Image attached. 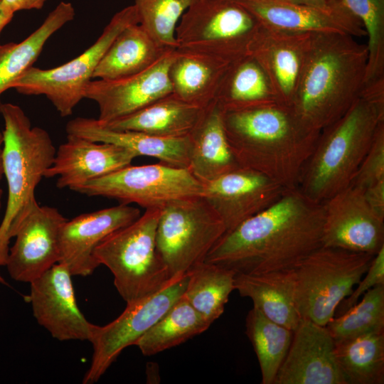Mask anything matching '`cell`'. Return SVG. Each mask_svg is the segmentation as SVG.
I'll return each mask as SVG.
<instances>
[{"mask_svg":"<svg viewBox=\"0 0 384 384\" xmlns=\"http://www.w3.org/2000/svg\"><path fill=\"white\" fill-rule=\"evenodd\" d=\"M325 326L301 319L274 384H346Z\"/></svg>","mask_w":384,"mask_h":384,"instance_id":"ac0fdd59","label":"cell"},{"mask_svg":"<svg viewBox=\"0 0 384 384\" xmlns=\"http://www.w3.org/2000/svg\"><path fill=\"white\" fill-rule=\"evenodd\" d=\"M265 27L293 33H343L366 36L361 22L343 5L317 6L285 0H234Z\"/></svg>","mask_w":384,"mask_h":384,"instance_id":"ffe728a7","label":"cell"},{"mask_svg":"<svg viewBox=\"0 0 384 384\" xmlns=\"http://www.w3.org/2000/svg\"><path fill=\"white\" fill-rule=\"evenodd\" d=\"M324 220V203L298 187L285 189L270 206L226 231L204 261L235 274L294 269L322 245Z\"/></svg>","mask_w":384,"mask_h":384,"instance_id":"6da1fadb","label":"cell"},{"mask_svg":"<svg viewBox=\"0 0 384 384\" xmlns=\"http://www.w3.org/2000/svg\"><path fill=\"white\" fill-rule=\"evenodd\" d=\"M225 232L223 220L201 195L173 200L162 206L156 247L170 277L185 274L204 261Z\"/></svg>","mask_w":384,"mask_h":384,"instance_id":"9c48e42d","label":"cell"},{"mask_svg":"<svg viewBox=\"0 0 384 384\" xmlns=\"http://www.w3.org/2000/svg\"><path fill=\"white\" fill-rule=\"evenodd\" d=\"M215 102L222 111L279 103L265 70L249 54L230 63L219 85Z\"/></svg>","mask_w":384,"mask_h":384,"instance_id":"f1b7e54d","label":"cell"},{"mask_svg":"<svg viewBox=\"0 0 384 384\" xmlns=\"http://www.w3.org/2000/svg\"><path fill=\"white\" fill-rule=\"evenodd\" d=\"M260 23L234 0H196L176 29L178 50L233 62L247 54Z\"/></svg>","mask_w":384,"mask_h":384,"instance_id":"ba28073f","label":"cell"},{"mask_svg":"<svg viewBox=\"0 0 384 384\" xmlns=\"http://www.w3.org/2000/svg\"><path fill=\"white\" fill-rule=\"evenodd\" d=\"M47 0H1L3 10L10 14L21 10L41 9Z\"/></svg>","mask_w":384,"mask_h":384,"instance_id":"60d3db41","label":"cell"},{"mask_svg":"<svg viewBox=\"0 0 384 384\" xmlns=\"http://www.w3.org/2000/svg\"><path fill=\"white\" fill-rule=\"evenodd\" d=\"M362 24L368 38L367 86L384 81V0H341Z\"/></svg>","mask_w":384,"mask_h":384,"instance_id":"d590c367","label":"cell"},{"mask_svg":"<svg viewBox=\"0 0 384 384\" xmlns=\"http://www.w3.org/2000/svg\"><path fill=\"white\" fill-rule=\"evenodd\" d=\"M322 246L375 255L384 247V218L363 189L350 185L324 202Z\"/></svg>","mask_w":384,"mask_h":384,"instance_id":"5bb4252c","label":"cell"},{"mask_svg":"<svg viewBox=\"0 0 384 384\" xmlns=\"http://www.w3.org/2000/svg\"><path fill=\"white\" fill-rule=\"evenodd\" d=\"M285 189L256 171L240 167L203 183L201 196L229 231L270 206Z\"/></svg>","mask_w":384,"mask_h":384,"instance_id":"e0dca14e","label":"cell"},{"mask_svg":"<svg viewBox=\"0 0 384 384\" xmlns=\"http://www.w3.org/2000/svg\"><path fill=\"white\" fill-rule=\"evenodd\" d=\"M67 134L94 142L124 147L139 156L157 159L161 163L188 169L190 137L163 138L130 130H117L101 124L97 119L78 117L70 120Z\"/></svg>","mask_w":384,"mask_h":384,"instance_id":"603a6c76","label":"cell"},{"mask_svg":"<svg viewBox=\"0 0 384 384\" xmlns=\"http://www.w3.org/2000/svg\"><path fill=\"white\" fill-rule=\"evenodd\" d=\"M381 180H384V122L379 125L351 185L364 190Z\"/></svg>","mask_w":384,"mask_h":384,"instance_id":"74e56055","label":"cell"},{"mask_svg":"<svg viewBox=\"0 0 384 384\" xmlns=\"http://www.w3.org/2000/svg\"><path fill=\"white\" fill-rule=\"evenodd\" d=\"M14 15L5 12L1 6L0 0V34L5 26L11 21ZM1 46V44H0Z\"/></svg>","mask_w":384,"mask_h":384,"instance_id":"7bdbcfd3","label":"cell"},{"mask_svg":"<svg viewBox=\"0 0 384 384\" xmlns=\"http://www.w3.org/2000/svg\"><path fill=\"white\" fill-rule=\"evenodd\" d=\"M66 220L56 208L37 201L28 207L14 230L5 265L13 279L31 283L60 262V232Z\"/></svg>","mask_w":384,"mask_h":384,"instance_id":"4fadbf2b","label":"cell"},{"mask_svg":"<svg viewBox=\"0 0 384 384\" xmlns=\"http://www.w3.org/2000/svg\"><path fill=\"white\" fill-rule=\"evenodd\" d=\"M204 109L171 93L132 114L102 124L113 129L135 131L158 137H185L193 131Z\"/></svg>","mask_w":384,"mask_h":384,"instance_id":"484cf974","label":"cell"},{"mask_svg":"<svg viewBox=\"0 0 384 384\" xmlns=\"http://www.w3.org/2000/svg\"><path fill=\"white\" fill-rule=\"evenodd\" d=\"M137 157L124 147L67 134L44 177H56L58 188L72 190L130 165Z\"/></svg>","mask_w":384,"mask_h":384,"instance_id":"7402d4cb","label":"cell"},{"mask_svg":"<svg viewBox=\"0 0 384 384\" xmlns=\"http://www.w3.org/2000/svg\"><path fill=\"white\" fill-rule=\"evenodd\" d=\"M196 0H135L139 24L153 39L169 50L178 48L176 29L186 11Z\"/></svg>","mask_w":384,"mask_h":384,"instance_id":"8d00e7d4","label":"cell"},{"mask_svg":"<svg viewBox=\"0 0 384 384\" xmlns=\"http://www.w3.org/2000/svg\"><path fill=\"white\" fill-rule=\"evenodd\" d=\"M210 326L182 296L134 346L145 356L154 355L204 332Z\"/></svg>","mask_w":384,"mask_h":384,"instance_id":"d6a6232c","label":"cell"},{"mask_svg":"<svg viewBox=\"0 0 384 384\" xmlns=\"http://www.w3.org/2000/svg\"><path fill=\"white\" fill-rule=\"evenodd\" d=\"M169 50L156 43L139 23L129 25L102 56L93 79L112 80L136 75L152 66Z\"/></svg>","mask_w":384,"mask_h":384,"instance_id":"83f0119b","label":"cell"},{"mask_svg":"<svg viewBox=\"0 0 384 384\" xmlns=\"http://www.w3.org/2000/svg\"><path fill=\"white\" fill-rule=\"evenodd\" d=\"M223 123L240 167L256 171L286 189L298 186L319 134L305 131L290 107L274 103L223 111Z\"/></svg>","mask_w":384,"mask_h":384,"instance_id":"3957f363","label":"cell"},{"mask_svg":"<svg viewBox=\"0 0 384 384\" xmlns=\"http://www.w3.org/2000/svg\"><path fill=\"white\" fill-rule=\"evenodd\" d=\"M334 342L336 359L346 384L384 383V331Z\"/></svg>","mask_w":384,"mask_h":384,"instance_id":"4dcf8cb0","label":"cell"},{"mask_svg":"<svg viewBox=\"0 0 384 384\" xmlns=\"http://www.w3.org/2000/svg\"><path fill=\"white\" fill-rule=\"evenodd\" d=\"M4 176L8 198L0 224V266L5 265L13 233L28 207L36 201L35 191L51 166L56 149L48 132L33 127L19 106L3 103Z\"/></svg>","mask_w":384,"mask_h":384,"instance_id":"5b68a950","label":"cell"},{"mask_svg":"<svg viewBox=\"0 0 384 384\" xmlns=\"http://www.w3.org/2000/svg\"><path fill=\"white\" fill-rule=\"evenodd\" d=\"M375 255L321 246L294 268L301 319L326 326L368 270Z\"/></svg>","mask_w":384,"mask_h":384,"instance_id":"52a82bcc","label":"cell"},{"mask_svg":"<svg viewBox=\"0 0 384 384\" xmlns=\"http://www.w3.org/2000/svg\"><path fill=\"white\" fill-rule=\"evenodd\" d=\"M0 283L6 284L4 279L0 275Z\"/></svg>","mask_w":384,"mask_h":384,"instance_id":"f6af8a7d","label":"cell"},{"mask_svg":"<svg viewBox=\"0 0 384 384\" xmlns=\"http://www.w3.org/2000/svg\"><path fill=\"white\" fill-rule=\"evenodd\" d=\"M75 14L71 3L61 1L48 14L43 23L23 41L0 46V112L3 105L1 95L33 66L48 39L71 21Z\"/></svg>","mask_w":384,"mask_h":384,"instance_id":"f546056e","label":"cell"},{"mask_svg":"<svg viewBox=\"0 0 384 384\" xmlns=\"http://www.w3.org/2000/svg\"><path fill=\"white\" fill-rule=\"evenodd\" d=\"M368 51L351 35L314 33L292 105L307 132L321 131L341 117L360 96Z\"/></svg>","mask_w":384,"mask_h":384,"instance_id":"7a4b0ae2","label":"cell"},{"mask_svg":"<svg viewBox=\"0 0 384 384\" xmlns=\"http://www.w3.org/2000/svg\"><path fill=\"white\" fill-rule=\"evenodd\" d=\"M138 23L134 4L122 9L112 16L97 41L80 55L50 69L32 66L13 82L11 88L24 95H44L61 117L71 115L85 98L86 87L114 38L124 28Z\"/></svg>","mask_w":384,"mask_h":384,"instance_id":"30bf717a","label":"cell"},{"mask_svg":"<svg viewBox=\"0 0 384 384\" xmlns=\"http://www.w3.org/2000/svg\"><path fill=\"white\" fill-rule=\"evenodd\" d=\"M288 1L299 3L302 4L317 6H330L341 3V0H285Z\"/></svg>","mask_w":384,"mask_h":384,"instance_id":"b9f144b4","label":"cell"},{"mask_svg":"<svg viewBox=\"0 0 384 384\" xmlns=\"http://www.w3.org/2000/svg\"><path fill=\"white\" fill-rule=\"evenodd\" d=\"M234 288L250 298L269 319L294 331L301 319L295 302L294 269L261 274H235Z\"/></svg>","mask_w":384,"mask_h":384,"instance_id":"d4e9b609","label":"cell"},{"mask_svg":"<svg viewBox=\"0 0 384 384\" xmlns=\"http://www.w3.org/2000/svg\"><path fill=\"white\" fill-rule=\"evenodd\" d=\"M161 208H151L130 224L107 236L94 255L114 276L122 299L131 303L163 288L172 278L156 247Z\"/></svg>","mask_w":384,"mask_h":384,"instance_id":"8992f818","label":"cell"},{"mask_svg":"<svg viewBox=\"0 0 384 384\" xmlns=\"http://www.w3.org/2000/svg\"><path fill=\"white\" fill-rule=\"evenodd\" d=\"M188 275L173 277L158 292L127 304L124 311L105 326H94L90 342L93 353L82 383H96L127 347L134 345L181 298Z\"/></svg>","mask_w":384,"mask_h":384,"instance_id":"7c38bea8","label":"cell"},{"mask_svg":"<svg viewBox=\"0 0 384 384\" xmlns=\"http://www.w3.org/2000/svg\"><path fill=\"white\" fill-rule=\"evenodd\" d=\"M189 137L188 169L202 183L240 168L225 132L223 111L215 101L204 109Z\"/></svg>","mask_w":384,"mask_h":384,"instance_id":"cb8c5ba5","label":"cell"},{"mask_svg":"<svg viewBox=\"0 0 384 384\" xmlns=\"http://www.w3.org/2000/svg\"><path fill=\"white\" fill-rule=\"evenodd\" d=\"M245 327L259 362L261 383L274 384L289 348L293 331L269 319L255 307L246 316Z\"/></svg>","mask_w":384,"mask_h":384,"instance_id":"836d02e7","label":"cell"},{"mask_svg":"<svg viewBox=\"0 0 384 384\" xmlns=\"http://www.w3.org/2000/svg\"><path fill=\"white\" fill-rule=\"evenodd\" d=\"M382 122L384 82H379L365 86L350 109L321 131L302 171L299 189L324 203L350 186Z\"/></svg>","mask_w":384,"mask_h":384,"instance_id":"277c9868","label":"cell"},{"mask_svg":"<svg viewBox=\"0 0 384 384\" xmlns=\"http://www.w3.org/2000/svg\"><path fill=\"white\" fill-rule=\"evenodd\" d=\"M71 277L67 266L58 262L31 282L33 314L40 326L60 341H90L95 324L78 306Z\"/></svg>","mask_w":384,"mask_h":384,"instance_id":"2e32d148","label":"cell"},{"mask_svg":"<svg viewBox=\"0 0 384 384\" xmlns=\"http://www.w3.org/2000/svg\"><path fill=\"white\" fill-rule=\"evenodd\" d=\"M186 274L188 282L183 296L211 325L223 314L230 294L235 290V273L203 261L192 267Z\"/></svg>","mask_w":384,"mask_h":384,"instance_id":"1f68e13d","label":"cell"},{"mask_svg":"<svg viewBox=\"0 0 384 384\" xmlns=\"http://www.w3.org/2000/svg\"><path fill=\"white\" fill-rule=\"evenodd\" d=\"M141 215L128 204L80 214L63 224L59 237L60 262L72 276H87L100 265L94 251L113 232L130 224Z\"/></svg>","mask_w":384,"mask_h":384,"instance_id":"d6986e66","label":"cell"},{"mask_svg":"<svg viewBox=\"0 0 384 384\" xmlns=\"http://www.w3.org/2000/svg\"><path fill=\"white\" fill-rule=\"evenodd\" d=\"M203 183L188 169L166 164H132L72 190L87 196L115 199L122 204L134 203L145 209L161 208L167 203L201 195Z\"/></svg>","mask_w":384,"mask_h":384,"instance_id":"8fae6325","label":"cell"},{"mask_svg":"<svg viewBox=\"0 0 384 384\" xmlns=\"http://www.w3.org/2000/svg\"><path fill=\"white\" fill-rule=\"evenodd\" d=\"M366 199L371 209L384 218V180L363 190Z\"/></svg>","mask_w":384,"mask_h":384,"instance_id":"ab89813d","label":"cell"},{"mask_svg":"<svg viewBox=\"0 0 384 384\" xmlns=\"http://www.w3.org/2000/svg\"><path fill=\"white\" fill-rule=\"evenodd\" d=\"M2 149H3V134H2V132H0V183L2 179V177L4 176ZM2 196H3V190L0 187V212L1 210Z\"/></svg>","mask_w":384,"mask_h":384,"instance_id":"ee69618b","label":"cell"},{"mask_svg":"<svg viewBox=\"0 0 384 384\" xmlns=\"http://www.w3.org/2000/svg\"><path fill=\"white\" fill-rule=\"evenodd\" d=\"M314 33H293L260 26L247 54L267 74L280 104L290 107Z\"/></svg>","mask_w":384,"mask_h":384,"instance_id":"44dd1931","label":"cell"},{"mask_svg":"<svg viewBox=\"0 0 384 384\" xmlns=\"http://www.w3.org/2000/svg\"><path fill=\"white\" fill-rule=\"evenodd\" d=\"M352 307L325 326L334 341L384 331V284L368 290Z\"/></svg>","mask_w":384,"mask_h":384,"instance_id":"e575fe53","label":"cell"},{"mask_svg":"<svg viewBox=\"0 0 384 384\" xmlns=\"http://www.w3.org/2000/svg\"><path fill=\"white\" fill-rule=\"evenodd\" d=\"M230 62L211 55L176 49L169 70L172 93L206 108L215 101Z\"/></svg>","mask_w":384,"mask_h":384,"instance_id":"4316f807","label":"cell"},{"mask_svg":"<svg viewBox=\"0 0 384 384\" xmlns=\"http://www.w3.org/2000/svg\"><path fill=\"white\" fill-rule=\"evenodd\" d=\"M380 284H384V247L375 255L368 270L357 284L358 287L339 304L334 317L346 312L365 293Z\"/></svg>","mask_w":384,"mask_h":384,"instance_id":"f35d334b","label":"cell"},{"mask_svg":"<svg viewBox=\"0 0 384 384\" xmlns=\"http://www.w3.org/2000/svg\"><path fill=\"white\" fill-rule=\"evenodd\" d=\"M176 52L168 51L148 69L127 78L92 80L86 87L85 98L97 105V120L110 123L172 93L169 70Z\"/></svg>","mask_w":384,"mask_h":384,"instance_id":"9a60e30c","label":"cell"}]
</instances>
